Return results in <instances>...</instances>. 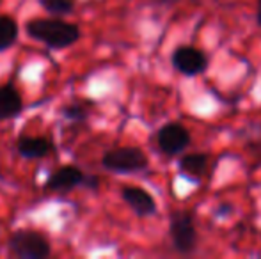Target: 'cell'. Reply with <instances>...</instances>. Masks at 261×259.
Here are the masks:
<instances>
[{
    "label": "cell",
    "mask_w": 261,
    "mask_h": 259,
    "mask_svg": "<svg viewBox=\"0 0 261 259\" xmlns=\"http://www.w3.org/2000/svg\"><path fill=\"white\" fill-rule=\"evenodd\" d=\"M27 34L54 50H62L79 41L80 28L62 20H32L27 23Z\"/></svg>",
    "instance_id": "cell-1"
},
{
    "label": "cell",
    "mask_w": 261,
    "mask_h": 259,
    "mask_svg": "<svg viewBox=\"0 0 261 259\" xmlns=\"http://www.w3.org/2000/svg\"><path fill=\"white\" fill-rule=\"evenodd\" d=\"M101 165L110 172L132 174L148 169V156L139 148H116L105 153Z\"/></svg>",
    "instance_id": "cell-2"
},
{
    "label": "cell",
    "mask_w": 261,
    "mask_h": 259,
    "mask_svg": "<svg viewBox=\"0 0 261 259\" xmlns=\"http://www.w3.org/2000/svg\"><path fill=\"white\" fill-rule=\"evenodd\" d=\"M9 249L21 259H45L50 256V242L38 231L20 229L9 240Z\"/></svg>",
    "instance_id": "cell-3"
},
{
    "label": "cell",
    "mask_w": 261,
    "mask_h": 259,
    "mask_svg": "<svg viewBox=\"0 0 261 259\" xmlns=\"http://www.w3.org/2000/svg\"><path fill=\"white\" fill-rule=\"evenodd\" d=\"M172 245L179 254H192L197 247V229L190 211L174 213L169 225Z\"/></svg>",
    "instance_id": "cell-4"
},
{
    "label": "cell",
    "mask_w": 261,
    "mask_h": 259,
    "mask_svg": "<svg viewBox=\"0 0 261 259\" xmlns=\"http://www.w3.org/2000/svg\"><path fill=\"white\" fill-rule=\"evenodd\" d=\"M172 66L185 76H197L206 71L208 68V57L204 52L194 48V46H178L172 52Z\"/></svg>",
    "instance_id": "cell-5"
},
{
    "label": "cell",
    "mask_w": 261,
    "mask_h": 259,
    "mask_svg": "<svg viewBox=\"0 0 261 259\" xmlns=\"http://www.w3.org/2000/svg\"><path fill=\"white\" fill-rule=\"evenodd\" d=\"M190 140L192 138H190L189 130L185 126L178 125V123H169V125L162 126L156 135L158 148H160L162 153L169 156L179 155L181 151H185Z\"/></svg>",
    "instance_id": "cell-6"
},
{
    "label": "cell",
    "mask_w": 261,
    "mask_h": 259,
    "mask_svg": "<svg viewBox=\"0 0 261 259\" xmlns=\"http://www.w3.org/2000/svg\"><path fill=\"white\" fill-rule=\"evenodd\" d=\"M123 200L135 211L137 217H151L156 213V203L153 199V195L149 192H146L141 187H124L123 192Z\"/></svg>",
    "instance_id": "cell-7"
},
{
    "label": "cell",
    "mask_w": 261,
    "mask_h": 259,
    "mask_svg": "<svg viewBox=\"0 0 261 259\" xmlns=\"http://www.w3.org/2000/svg\"><path fill=\"white\" fill-rule=\"evenodd\" d=\"M84 180H86V174L79 167L64 165L50 176L46 187L55 192H69L75 187H79V185H84Z\"/></svg>",
    "instance_id": "cell-8"
},
{
    "label": "cell",
    "mask_w": 261,
    "mask_h": 259,
    "mask_svg": "<svg viewBox=\"0 0 261 259\" xmlns=\"http://www.w3.org/2000/svg\"><path fill=\"white\" fill-rule=\"evenodd\" d=\"M208 169V155L206 153H190L181 156L179 160V172L189 180L199 181Z\"/></svg>",
    "instance_id": "cell-9"
},
{
    "label": "cell",
    "mask_w": 261,
    "mask_h": 259,
    "mask_svg": "<svg viewBox=\"0 0 261 259\" xmlns=\"http://www.w3.org/2000/svg\"><path fill=\"white\" fill-rule=\"evenodd\" d=\"M16 149L25 158H43L52 151V142L45 137H21L16 142Z\"/></svg>",
    "instance_id": "cell-10"
},
{
    "label": "cell",
    "mask_w": 261,
    "mask_h": 259,
    "mask_svg": "<svg viewBox=\"0 0 261 259\" xmlns=\"http://www.w3.org/2000/svg\"><path fill=\"white\" fill-rule=\"evenodd\" d=\"M21 96L13 85H0V119H11L21 112Z\"/></svg>",
    "instance_id": "cell-11"
},
{
    "label": "cell",
    "mask_w": 261,
    "mask_h": 259,
    "mask_svg": "<svg viewBox=\"0 0 261 259\" xmlns=\"http://www.w3.org/2000/svg\"><path fill=\"white\" fill-rule=\"evenodd\" d=\"M18 39V25L11 16H0V52L13 46Z\"/></svg>",
    "instance_id": "cell-12"
},
{
    "label": "cell",
    "mask_w": 261,
    "mask_h": 259,
    "mask_svg": "<svg viewBox=\"0 0 261 259\" xmlns=\"http://www.w3.org/2000/svg\"><path fill=\"white\" fill-rule=\"evenodd\" d=\"M41 6L48 13L64 16V14H69L75 9V0H41Z\"/></svg>",
    "instance_id": "cell-13"
},
{
    "label": "cell",
    "mask_w": 261,
    "mask_h": 259,
    "mask_svg": "<svg viewBox=\"0 0 261 259\" xmlns=\"http://www.w3.org/2000/svg\"><path fill=\"white\" fill-rule=\"evenodd\" d=\"M62 114L71 121H84L87 118V108L84 103H71L62 108Z\"/></svg>",
    "instance_id": "cell-14"
},
{
    "label": "cell",
    "mask_w": 261,
    "mask_h": 259,
    "mask_svg": "<svg viewBox=\"0 0 261 259\" xmlns=\"http://www.w3.org/2000/svg\"><path fill=\"white\" fill-rule=\"evenodd\" d=\"M231 210H233V208H231V206H224V208L220 206V208H219V213H229Z\"/></svg>",
    "instance_id": "cell-15"
},
{
    "label": "cell",
    "mask_w": 261,
    "mask_h": 259,
    "mask_svg": "<svg viewBox=\"0 0 261 259\" xmlns=\"http://www.w3.org/2000/svg\"><path fill=\"white\" fill-rule=\"evenodd\" d=\"M258 23L261 25V0H259V4H258Z\"/></svg>",
    "instance_id": "cell-16"
}]
</instances>
